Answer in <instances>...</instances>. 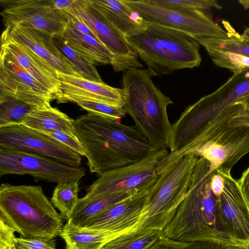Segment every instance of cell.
Returning a JSON list of instances; mask_svg holds the SVG:
<instances>
[{
    "label": "cell",
    "instance_id": "24",
    "mask_svg": "<svg viewBox=\"0 0 249 249\" xmlns=\"http://www.w3.org/2000/svg\"><path fill=\"white\" fill-rule=\"evenodd\" d=\"M59 236L65 242L66 249H101L114 238L108 232L80 228L68 222Z\"/></svg>",
    "mask_w": 249,
    "mask_h": 249
},
{
    "label": "cell",
    "instance_id": "40",
    "mask_svg": "<svg viewBox=\"0 0 249 249\" xmlns=\"http://www.w3.org/2000/svg\"><path fill=\"white\" fill-rule=\"evenodd\" d=\"M15 245L9 243H0V249H11Z\"/></svg>",
    "mask_w": 249,
    "mask_h": 249
},
{
    "label": "cell",
    "instance_id": "12",
    "mask_svg": "<svg viewBox=\"0 0 249 249\" xmlns=\"http://www.w3.org/2000/svg\"><path fill=\"white\" fill-rule=\"evenodd\" d=\"M249 153V126H232L230 122L217 127L193 154L207 160L212 170L231 174L233 165Z\"/></svg>",
    "mask_w": 249,
    "mask_h": 249
},
{
    "label": "cell",
    "instance_id": "19",
    "mask_svg": "<svg viewBox=\"0 0 249 249\" xmlns=\"http://www.w3.org/2000/svg\"><path fill=\"white\" fill-rule=\"evenodd\" d=\"M58 79L63 93V103L68 102L72 98H83L116 107H124V93L123 89L59 71Z\"/></svg>",
    "mask_w": 249,
    "mask_h": 249
},
{
    "label": "cell",
    "instance_id": "23",
    "mask_svg": "<svg viewBox=\"0 0 249 249\" xmlns=\"http://www.w3.org/2000/svg\"><path fill=\"white\" fill-rule=\"evenodd\" d=\"M73 122L74 120L66 113L50 106L35 109L27 116L22 124L39 131H61L76 137Z\"/></svg>",
    "mask_w": 249,
    "mask_h": 249
},
{
    "label": "cell",
    "instance_id": "3",
    "mask_svg": "<svg viewBox=\"0 0 249 249\" xmlns=\"http://www.w3.org/2000/svg\"><path fill=\"white\" fill-rule=\"evenodd\" d=\"M54 208L40 186L0 184V218L20 238L59 235L64 221Z\"/></svg>",
    "mask_w": 249,
    "mask_h": 249
},
{
    "label": "cell",
    "instance_id": "2",
    "mask_svg": "<svg viewBox=\"0 0 249 249\" xmlns=\"http://www.w3.org/2000/svg\"><path fill=\"white\" fill-rule=\"evenodd\" d=\"M73 126L91 173L129 165L157 151L135 126L119 120L88 112L74 120Z\"/></svg>",
    "mask_w": 249,
    "mask_h": 249
},
{
    "label": "cell",
    "instance_id": "34",
    "mask_svg": "<svg viewBox=\"0 0 249 249\" xmlns=\"http://www.w3.org/2000/svg\"><path fill=\"white\" fill-rule=\"evenodd\" d=\"M15 247L18 249H57L54 239L43 238H14Z\"/></svg>",
    "mask_w": 249,
    "mask_h": 249
},
{
    "label": "cell",
    "instance_id": "15",
    "mask_svg": "<svg viewBox=\"0 0 249 249\" xmlns=\"http://www.w3.org/2000/svg\"><path fill=\"white\" fill-rule=\"evenodd\" d=\"M220 173L225 181L219 198V206L225 225L233 239L244 247H247L249 246V207L237 180L231 174Z\"/></svg>",
    "mask_w": 249,
    "mask_h": 249
},
{
    "label": "cell",
    "instance_id": "7",
    "mask_svg": "<svg viewBox=\"0 0 249 249\" xmlns=\"http://www.w3.org/2000/svg\"><path fill=\"white\" fill-rule=\"evenodd\" d=\"M168 154L167 149L157 150L138 161L102 173L87 188L84 197L120 193L134 194L149 190L159 176V160Z\"/></svg>",
    "mask_w": 249,
    "mask_h": 249
},
{
    "label": "cell",
    "instance_id": "39",
    "mask_svg": "<svg viewBox=\"0 0 249 249\" xmlns=\"http://www.w3.org/2000/svg\"><path fill=\"white\" fill-rule=\"evenodd\" d=\"M241 38L246 43L249 44V27L246 28L242 35Z\"/></svg>",
    "mask_w": 249,
    "mask_h": 249
},
{
    "label": "cell",
    "instance_id": "33",
    "mask_svg": "<svg viewBox=\"0 0 249 249\" xmlns=\"http://www.w3.org/2000/svg\"><path fill=\"white\" fill-rule=\"evenodd\" d=\"M39 132L58 141L79 155L85 156L84 149L77 137H73L61 131L50 130Z\"/></svg>",
    "mask_w": 249,
    "mask_h": 249
},
{
    "label": "cell",
    "instance_id": "11",
    "mask_svg": "<svg viewBox=\"0 0 249 249\" xmlns=\"http://www.w3.org/2000/svg\"><path fill=\"white\" fill-rule=\"evenodd\" d=\"M249 96V69L233 73L213 92L202 97L190 106L193 124L196 129L207 133L221 120L229 106L243 102Z\"/></svg>",
    "mask_w": 249,
    "mask_h": 249
},
{
    "label": "cell",
    "instance_id": "36",
    "mask_svg": "<svg viewBox=\"0 0 249 249\" xmlns=\"http://www.w3.org/2000/svg\"><path fill=\"white\" fill-rule=\"evenodd\" d=\"M237 183L241 193L249 207V167L245 171Z\"/></svg>",
    "mask_w": 249,
    "mask_h": 249
},
{
    "label": "cell",
    "instance_id": "22",
    "mask_svg": "<svg viewBox=\"0 0 249 249\" xmlns=\"http://www.w3.org/2000/svg\"><path fill=\"white\" fill-rule=\"evenodd\" d=\"M135 194L120 193L89 198L85 197L79 198L67 222L75 227L84 228L100 214Z\"/></svg>",
    "mask_w": 249,
    "mask_h": 249
},
{
    "label": "cell",
    "instance_id": "38",
    "mask_svg": "<svg viewBox=\"0 0 249 249\" xmlns=\"http://www.w3.org/2000/svg\"><path fill=\"white\" fill-rule=\"evenodd\" d=\"M52 1L56 9L66 11L73 5L75 0H52Z\"/></svg>",
    "mask_w": 249,
    "mask_h": 249
},
{
    "label": "cell",
    "instance_id": "41",
    "mask_svg": "<svg viewBox=\"0 0 249 249\" xmlns=\"http://www.w3.org/2000/svg\"><path fill=\"white\" fill-rule=\"evenodd\" d=\"M239 2L245 8L249 9V0H240Z\"/></svg>",
    "mask_w": 249,
    "mask_h": 249
},
{
    "label": "cell",
    "instance_id": "28",
    "mask_svg": "<svg viewBox=\"0 0 249 249\" xmlns=\"http://www.w3.org/2000/svg\"><path fill=\"white\" fill-rule=\"evenodd\" d=\"M37 108L14 98L0 101V127L23 124L27 116Z\"/></svg>",
    "mask_w": 249,
    "mask_h": 249
},
{
    "label": "cell",
    "instance_id": "10",
    "mask_svg": "<svg viewBox=\"0 0 249 249\" xmlns=\"http://www.w3.org/2000/svg\"><path fill=\"white\" fill-rule=\"evenodd\" d=\"M29 175L36 179L57 183L79 181L84 168L65 165L52 159L16 149L0 148V177Z\"/></svg>",
    "mask_w": 249,
    "mask_h": 249
},
{
    "label": "cell",
    "instance_id": "17",
    "mask_svg": "<svg viewBox=\"0 0 249 249\" xmlns=\"http://www.w3.org/2000/svg\"><path fill=\"white\" fill-rule=\"evenodd\" d=\"M1 45L31 75L49 89L58 103H63V93L58 79V71L53 67L16 40L5 28L1 36Z\"/></svg>",
    "mask_w": 249,
    "mask_h": 249
},
{
    "label": "cell",
    "instance_id": "29",
    "mask_svg": "<svg viewBox=\"0 0 249 249\" xmlns=\"http://www.w3.org/2000/svg\"><path fill=\"white\" fill-rule=\"evenodd\" d=\"M150 4L177 11L198 10L203 12L212 8L218 9L222 7L215 0H146Z\"/></svg>",
    "mask_w": 249,
    "mask_h": 249
},
{
    "label": "cell",
    "instance_id": "25",
    "mask_svg": "<svg viewBox=\"0 0 249 249\" xmlns=\"http://www.w3.org/2000/svg\"><path fill=\"white\" fill-rule=\"evenodd\" d=\"M162 236L158 229L135 230L122 234L101 249H150Z\"/></svg>",
    "mask_w": 249,
    "mask_h": 249
},
{
    "label": "cell",
    "instance_id": "8",
    "mask_svg": "<svg viewBox=\"0 0 249 249\" xmlns=\"http://www.w3.org/2000/svg\"><path fill=\"white\" fill-rule=\"evenodd\" d=\"M145 21L162 25L197 37L227 38L228 32L216 23L205 12L177 11L160 7L146 0H123Z\"/></svg>",
    "mask_w": 249,
    "mask_h": 249
},
{
    "label": "cell",
    "instance_id": "42",
    "mask_svg": "<svg viewBox=\"0 0 249 249\" xmlns=\"http://www.w3.org/2000/svg\"><path fill=\"white\" fill-rule=\"evenodd\" d=\"M222 249H249V246L245 247H223Z\"/></svg>",
    "mask_w": 249,
    "mask_h": 249
},
{
    "label": "cell",
    "instance_id": "32",
    "mask_svg": "<svg viewBox=\"0 0 249 249\" xmlns=\"http://www.w3.org/2000/svg\"><path fill=\"white\" fill-rule=\"evenodd\" d=\"M223 247L208 241H178L163 235L150 249H222Z\"/></svg>",
    "mask_w": 249,
    "mask_h": 249
},
{
    "label": "cell",
    "instance_id": "43",
    "mask_svg": "<svg viewBox=\"0 0 249 249\" xmlns=\"http://www.w3.org/2000/svg\"><path fill=\"white\" fill-rule=\"evenodd\" d=\"M243 103L245 104V105L247 108H249V96L247 99H246L243 102Z\"/></svg>",
    "mask_w": 249,
    "mask_h": 249
},
{
    "label": "cell",
    "instance_id": "44",
    "mask_svg": "<svg viewBox=\"0 0 249 249\" xmlns=\"http://www.w3.org/2000/svg\"><path fill=\"white\" fill-rule=\"evenodd\" d=\"M11 249H18L16 248L15 245V246L14 247H13Z\"/></svg>",
    "mask_w": 249,
    "mask_h": 249
},
{
    "label": "cell",
    "instance_id": "26",
    "mask_svg": "<svg viewBox=\"0 0 249 249\" xmlns=\"http://www.w3.org/2000/svg\"><path fill=\"white\" fill-rule=\"evenodd\" d=\"M79 191V181H73L58 183L53 191L51 202L67 222L78 202Z\"/></svg>",
    "mask_w": 249,
    "mask_h": 249
},
{
    "label": "cell",
    "instance_id": "30",
    "mask_svg": "<svg viewBox=\"0 0 249 249\" xmlns=\"http://www.w3.org/2000/svg\"><path fill=\"white\" fill-rule=\"evenodd\" d=\"M213 62L217 66L228 69L237 73L249 69V58L227 52L206 49Z\"/></svg>",
    "mask_w": 249,
    "mask_h": 249
},
{
    "label": "cell",
    "instance_id": "27",
    "mask_svg": "<svg viewBox=\"0 0 249 249\" xmlns=\"http://www.w3.org/2000/svg\"><path fill=\"white\" fill-rule=\"evenodd\" d=\"M53 40L59 52L82 78L97 82H104L95 66L68 46L61 35L53 36Z\"/></svg>",
    "mask_w": 249,
    "mask_h": 249
},
{
    "label": "cell",
    "instance_id": "6",
    "mask_svg": "<svg viewBox=\"0 0 249 249\" xmlns=\"http://www.w3.org/2000/svg\"><path fill=\"white\" fill-rule=\"evenodd\" d=\"M197 160L194 154H190L159 175L148 190L142 214L132 230L162 231L172 219L187 194Z\"/></svg>",
    "mask_w": 249,
    "mask_h": 249
},
{
    "label": "cell",
    "instance_id": "18",
    "mask_svg": "<svg viewBox=\"0 0 249 249\" xmlns=\"http://www.w3.org/2000/svg\"><path fill=\"white\" fill-rule=\"evenodd\" d=\"M5 27L14 38L46 60L58 71L82 77L56 48L53 35L24 24Z\"/></svg>",
    "mask_w": 249,
    "mask_h": 249
},
{
    "label": "cell",
    "instance_id": "13",
    "mask_svg": "<svg viewBox=\"0 0 249 249\" xmlns=\"http://www.w3.org/2000/svg\"><path fill=\"white\" fill-rule=\"evenodd\" d=\"M0 148L16 149L78 167L81 156L58 141L23 124L0 127Z\"/></svg>",
    "mask_w": 249,
    "mask_h": 249
},
{
    "label": "cell",
    "instance_id": "5",
    "mask_svg": "<svg viewBox=\"0 0 249 249\" xmlns=\"http://www.w3.org/2000/svg\"><path fill=\"white\" fill-rule=\"evenodd\" d=\"M126 37L147 65L151 76L192 69L201 62L199 43L189 35L174 29L145 21L142 29Z\"/></svg>",
    "mask_w": 249,
    "mask_h": 249
},
{
    "label": "cell",
    "instance_id": "35",
    "mask_svg": "<svg viewBox=\"0 0 249 249\" xmlns=\"http://www.w3.org/2000/svg\"><path fill=\"white\" fill-rule=\"evenodd\" d=\"M224 184L225 181L223 176L217 170H214L211 179L210 186L214 195L218 198H220L223 190Z\"/></svg>",
    "mask_w": 249,
    "mask_h": 249
},
{
    "label": "cell",
    "instance_id": "31",
    "mask_svg": "<svg viewBox=\"0 0 249 249\" xmlns=\"http://www.w3.org/2000/svg\"><path fill=\"white\" fill-rule=\"evenodd\" d=\"M69 102L77 104L89 113L119 121L126 115L124 107H116L89 99L72 98Z\"/></svg>",
    "mask_w": 249,
    "mask_h": 249
},
{
    "label": "cell",
    "instance_id": "14",
    "mask_svg": "<svg viewBox=\"0 0 249 249\" xmlns=\"http://www.w3.org/2000/svg\"><path fill=\"white\" fill-rule=\"evenodd\" d=\"M4 25L24 24L53 36L61 35L69 20L52 0H0Z\"/></svg>",
    "mask_w": 249,
    "mask_h": 249
},
{
    "label": "cell",
    "instance_id": "9",
    "mask_svg": "<svg viewBox=\"0 0 249 249\" xmlns=\"http://www.w3.org/2000/svg\"><path fill=\"white\" fill-rule=\"evenodd\" d=\"M64 12L76 15L111 52L113 55L111 65L115 72L143 67L126 36L100 14L89 0H76Z\"/></svg>",
    "mask_w": 249,
    "mask_h": 249
},
{
    "label": "cell",
    "instance_id": "16",
    "mask_svg": "<svg viewBox=\"0 0 249 249\" xmlns=\"http://www.w3.org/2000/svg\"><path fill=\"white\" fill-rule=\"evenodd\" d=\"M148 190L114 205L94 218L84 229L107 232L114 238L132 230L142 214Z\"/></svg>",
    "mask_w": 249,
    "mask_h": 249
},
{
    "label": "cell",
    "instance_id": "1",
    "mask_svg": "<svg viewBox=\"0 0 249 249\" xmlns=\"http://www.w3.org/2000/svg\"><path fill=\"white\" fill-rule=\"evenodd\" d=\"M214 171L207 160L198 159L187 194L162 230L163 236L178 241H208L223 247H245L231 236L225 225L219 198L210 186Z\"/></svg>",
    "mask_w": 249,
    "mask_h": 249
},
{
    "label": "cell",
    "instance_id": "37",
    "mask_svg": "<svg viewBox=\"0 0 249 249\" xmlns=\"http://www.w3.org/2000/svg\"><path fill=\"white\" fill-rule=\"evenodd\" d=\"M230 124L232 126H249V108L246 107L240 114L231 119Z\"/></svg>",
    "mask_w": 249,
    "mask_h": 249
},
{
    "label": "cell",
    "instance_id": "21",
    "mask_svg": "<svg viewBox=\"0 0 249 249\" xmlns=\"http://www.w3.org/2000/svg\"><path fill=\"white\" fill-rule=\"evenodd\" d=\"M68 46L93 65H111L113 55L102 43L68 24L61 35Z\"/></svg>",
    "mask_w": 249,
    "mask_h": 249
},
{
    "label": "cell",
    "instance_id": "20",
    "mask_svg": "<svg viewBox=\"0 0 249 249\" xmlns=\"http://www.w3.org/2000/svg\"><path fill=\"white\" fill-rule=\"evenodd\" d=\"M91 5L126 36L142 29L145 21L123 0H89Z\"/></svg>",
    "mask_w": 249,
    "mask_h": 249
},
{
    "label": "cell",
    "instance_id": "4",
    "mask_svg": "<svg viewBox=\"0 0 249 249\" xmlns=\"http://www.w3.org/2000/svg\"><path fill=\"white\" fill-rule=\"evenodd\" d=\"M124 109L135 122V127L156 150L169 149L172 124L167 107L172 100L154 84L147 70L133 69L124 72Z\"/></svg>",
    "mask_w": 249,
    "mask_h": 249
}]
</instances>
